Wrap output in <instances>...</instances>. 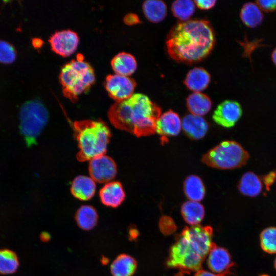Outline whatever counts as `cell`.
I'll list each match as a JSON object with an SVG mask.
<instances>
[{"label":"cell","mask_w":276,"mask_h":276,"mask_svg":"<svg viewBox=\"0 0 276 276\" xmlns=\"http://www.w3.org/2000/svg\"><path fill=\"white\" fill-rule=\"evenodd\" d=\"M214 42L210 23L205 20L193 19L175 25L167 35L166 46L173 59L191 63L206 57Z\"/></svg>","instance_id":"cell-1"},{"label":"cell","mask_w":276,"mask_h":276,"mask_svg":"<svg viewBox=\"0 0 276 276\" xmlns=\"http://www.w3.org/2000/svg\"><path fill=\"white\" fill-rule=\"evenodd\" d=\"M160 113L159 106L147 96L137 93L113 104L109 108L108 117L115 128L142 137L155 133Z\"/></svg>","instance_id":"cell-2"},{"label":"cell","mask_w":276,"mask_h":276,"mask_svg":"<svg viewBox=\"0 0 276 276\" xmlns=\"http://www.w3.org/2000/svg\"><path fill=\"white\" fill-rule=\"evenodd\" d=\"M210 226L197 225L185 227L171 246L166 266L177 268L183 273L196 272L201 266L214 243Z\"/></svg>","instance_id":"cell-3"},{"label":"cell","mask_w":276,"mask_h":276,"mask_svg":"<svg viewBox=\"0 0 276 276\" xmlns=\"http://www.w3.org/2000/svg\"><path fill=\"white\" fill-rule=\"evenodd\" d=\"M78 141L77 159L81 162L105 154L111 136L107 125L101 120L75 121L73 124Z\"/></svg>","instance_id":"cell-4"},{"label":"cell","mask_w":276,"mask_h":276,"mask_svg":"<svg viewBox=\"0 0 276 276\" xmlns=\"http://www.w3.org/2000/svg\"><path fill=\"white\" fill-rule=\"evenodd\" d=\"M59 80L63 95L73 102L78 96L89 90L95 81V75L91 66L79 54L62 67Z\"/></svg>","instance_id":"cell-5"},{"label":"cell","mask_w":276,"mask_h":276,"mask_svg":"<svg viewBox=\"0 0 276 276\" xmlns=\"http://www.w3.org/2000/svg\"><path fill=\"white\" fill-rule=\"evenodd\" d=\"M249 154L235 141H224L204 154L201 161L206 166L222 170L234 169L245 165Z\"/></svg>","instance_id":"cell-6"},{"label":"cell","mask_w":276,"mask_h":276,"mask_svg":"<svg viewBox=\"0 0 276 276\" xmlns=\"http://www.w3.org/2000/svg\"><path fill=\"white\" fill-rule=\"evenodd\" d=\"M19 130L28 147L36 143V140L47 123L49 113L39 100L24 103L19 112Z\"/></svg>","instance_id":"cell-7"},{"label":"cell","mask_w":276,"mask_h":276,"mask_svg":"<svg viewBox=\"0 0 276 276\" xmlns=\"http://www.w3.org/2000/svg\"><path fill=\"white\" fill-rule=\"evenodd\" d=\"M136 86L135 81L128 76L119 74L108 75L105 79V87L108 95L116 102L130 98Z\"/></svg>","instance_id":"cell-8"},{"label":"cell","mask_w":276,"mask_h":276,"mask_svg":"<svg viewBox=\"0 0 276 276\" xmlns=\"http://www.w3.org/2000/svg\"><path fill=\"white\" fill-rule=\"evenodd\" d=\"M88 171L90 177L98 183H107L114 178L117 168L112 158L105 154L90 160Z\"/></svg>","instance_id":"cell-9"},{"label":"cell","mask_w":276,"mask_h":276,"mask_svg":"<svg viewBox=\"0 0 276 276\" xmlns=\"http://www.w3.org/2000/svg\"><path fill=\"white\" fill-rule=\"evenodd\" d=\"M242 114V109L240 103L234 100H225L217 106L212 118L218 125L231 128L235 126Z\"/></svg>","instance_id":"cell-10"},{"label":"cell","mask_w":276,"mask_h":276,"mask_svg":"<svg viewBox=\"0 0 276 276\" xmlns=\"http://www.w3.org/2000/svg\"><path fill=\"white\" fill-rule=\"evenodd\" d=\"M51 48L56 53L64 57L72 54L77 49L79 39L77 34L70 29L55 32L50 38Z\"/></svg>","instance_id":"cell-11"},{"label":"cell","mask_w":276,"mask_h":276,"mask_svg":"<svg viewBox=\"0 0 276 276\" xmlns=\"http://www.w3.org/2000/svg\"><path fill=\"white\" fill-rule=\"evenodd\" d=\"M182 128L179 115L169 110L160 114L156 123L155 132L160 136L162 142H166L169 136H176Z\"/></svg>","instance_id":"cell-12"},{"label":"cell","mask_w":276,"mask_h":276,"mask_svg":"<svg viewBox=\"0 0 276 276\" xmlns=\"http://www.w3.org/2000/svg\"><path fill=\"white\" fill-rule=\"evenodd\" d=\"M206 262L209 269L216 274L222 273L234 265L228 251L215 243L208 255Z\"/></svg>","instance_id":"cell-13"},{"label":"cell","mask_w":276,"mask_h":276,"mask_svg":"<svg viewBox=\"0 0 276 276\" xmlns=\"http://www.w3.org/2000/svg\"><path fill=\"white\" fill-rule=\"evenodd\" d=\"M181 125L185 134L194 140L202 139L209 128L208 123L204 118L191 113L183 118Z\"/></svg>","instance_id":"cell-14"},{"label":"cell","mask_w":276,"mask_h":276,"mask_svg":"<svg viewBox=\"0 0 276 276\" xmlns=\"http://www.w3.org/2000/svg\"><path fill=\"white\" fill-rule=\"evenodd\" d=\"M101 202L107 206L117 208L125 198V193L122 184L117 181L106 183L100 190Z\"/></svg>","instance_id":"cell-15"},{"label":"cell","mask_w":276,"mask_h":276,"mask_svg":"<svg viewBox=\"0 0 276 276\" xmlns=\"http://www.w3.org/2000/svg\"><path fill=\"white\" fill-rule=\"evenodd\" d=\"M96 189L95 181L90 177L83 175L75 177L71 188L72 195L82 201L90 199L95 195Z\"/></svg>","instance_id":"cell-16"},{"label":"cell","mask_w":276,"mask_h":276,"mask_svg":"<svg viewBox=\"0 0 276 276\" xmlns=\"http://www.w3.org/2000/svg\"><path fill=\"white\" fill-rule=\"evenodd\" d=\"M137 268V262L132 256L122 254L111 263L110 271L112 276H132Z\"/></svg>","instance_id":"cell-17"},{"label":"cell","mask_w":276,"mask_h":276,"mask_svg":"<svg viewBox=\"0 0 276 276\" xmlns=\"http://www.w3.org/2000/svg\"><path fill=\"white\" fill-rule=\"evenodd\" d=\"M210 82V75L204 68L195 67L187 74L184 80L187 87L194 93L204 90Z\"/></svg>","instance_id":"cell-18"},{"label":"cell","mask_w":276,"mask_h":276,"mask_svg":"<svg viewBox=\"0 0 276 276\" xmlns=\"http://www.w3.org/2000/svg\"><path fill=\"white\" fill-rule=\"evenodd\" d=\"M262 183L259 176L251 171L244 173L240 178L238 189L241 194L248 197H256L262 192Z\"/></svg>","instance_id":"cell-19"},{"label":"cell","mask_w":276,"mask_h":276,"mask_svg":"<svg viewBox=\"0 0 276 276\" xmlns=\"http://www.w3.org/2000/svg\"><path fill=\"white\" fill-rule=\"evenodd\" d=\"M111 67L117 74L128 76L136 69L137 63L134 57L129 53L121 52L113 57Z\"/></svg>","instance_id":"cell-20"},{"label":"cell","mask_w":276,"mask_h":276,"mask_svg":"<svg viewBox=\"0 0 276 276\" xmlns=\"http://www.w3.org/2000/svg\"><path fill=\"white\" fill-rule=\"evenodd\" d=\"M186 102L190 113L200 117L207 114L212 106L210 98L201 93H194L190 95L187 97Z\"/></svg>","instance_id":"cell-21"},{"label":"cell","mask_w":276,"mask_h":276,"mask_svg":"<svg viewBox=\"0 0 276 276\" xmlns=\"http://www.w3.org/2000/svg\"><path fill=\"white\" fill-rule=\"evenodd\" d=\"M75 218L79 228L88 231L93 229L97 224L98 215L93 206L83 205L76 211Z\"/></svg>","instance_id":"cell-22"},{"label":"cell","mask_w":276,"mask_h":276,"mask_svg":"<svg viewBox=\"0 0 276 276\" xmlns=\"http://www.w3.org/2000/svg\"><path fill=\"white\" fill-rule=\"evenodd\" d=\"M183 191L189 200L199 202L205 196V188L199 176L191 175L187 176L183 182Z\"/></svg>","instance_id":"cell-23"},{"label":"cell","mask_w":276,"mask_h":276,"mask_svg":"<svg viewBox=\"0 0 276 276\" xmlns=\"http://www.w3.org/2000/svg\"><path fill=\"white\" fill-rule=\"evenodd\" d=\"M181 214L184 220L189 224L199 225L204 216V209L199 202L189 200L181 206Z\"/></svg>","instance_id":"cell-24"},{"label":"cell","mask_w":276,"mask_h":276,"mask_svg":"<svg viewBox=\"0 0 276 276\" xmlns=\"http://www.w3.org/2000/svg\"><path fill=\"white\" fill-rule=\"evenodd\" d=\"M240 17L243 24L249 28L259 26L263 20L262 10L257 4L252 2H248L243 5Z\"/></svg>","instance_id":"cell-25"},{"label":"cell","mask_w":276,"mask_h":276,"mask_svg":"<svg viewBox=\"0 0 276 276\" xmlns=\"http://www.w3.org/2000/svg\"><path fill=\"white\" fill-rule=\"evenodd\" d=\"M144 13L148 20L157 23L162 21L167 15V6L162 1L148 0L143 4Z\"/></svg>","instance_id":"cell-26"},{"label":"cell","mask_w":276,"mask_h":276,"mask_svg":"<svg viewBox=\"0 0 276 276\" xmlns=\"http://www.w3.org/2000/svg\"><path fill=\"white\" fill-rule=\"evenodd\" d=\"M19 266L16 255L9 249H0V273L11 274L15 272Z\"/></svg>","instance_id":"cell-27"},{"label":"cell","mask_w":276,"mask_h":276,"mask_svg":"<svg viewBox=\"0 0 276 276\" xmlns=\"http://www.w3.org/2000/svg\"><path fill=\"white\" fill-rule=\"evenodd\" d=\"M195 5L192 1H176L172 5V11L175 17L182 22L186 21L194 13Z\"/></svg>","instance_id":"cell-28"},{"label":"cell","mask_w":276,"mask_h":276,"mask_svg":"<svg viewBox=\"0 0 276 276\" xmlns=\"http://www.w3.org/2000/svg\"><path fill=\"white\" fill-rule=\"evenodd\" d=\"M260 242L264 251L269 254H276V227L264 229L260 235Z\"/></svg>","instance_id":"cell-29"},{"label":"cell","mask_w":276,"mask_h":276,"mask_svg":"<svg viewBox=\"0 0 276 276\" xmlns=\"http://www.w3.org/2000/svg\"><path fill=\"white\" fill-rule=\"evenodd\" d=\"M16 50L11 43L0 40V63L11 64L16 59Z\"/></svg>","instance_id":"cell-30"},{"label":"cell","mask_w":276,"mask_h":276,"mask_svg":"<svg viewBox=\"0 0 276 276\" xmlns=\"http://www.w3.org/2000/svg\"><path fill=\"white\" fill-rule=\"evenodd\" d=\"M256 4L261 10L265 12H270L276 10V0L256 1Z\"/></svg>","instance_id":"cell-31"},{"label":"cell","mask_w":276,"mask_h":276,"mask_svg":"<svg viewBox=\"0 0 276 276\" xmlns=\"http://www.w3.org/2000/svg\"><path fill=\"white\" fill-rule=\"evenodd\" d=\"M232 270H233L232 268L222 273L215 274L214 273L201 269L200 270L196 271L194 276H229V275L232 273Z\"/></svg>","instance_id":"cell-32"},{"label":"cell","mask_w":276,"mask_h":276,"mask_svg":"<svg viewBox=\"0 0 276 276\" xmlns=\"http://www.w3.org/2000/svg\"><path fill=\"white\" fill-rule=\"evenodd\" d=\"M195 4L200 9L208 10L213 8L216 1H200L196 0L194 1Z\"/></svg>","instance_id":"cell-33"},{"label":"cell","mask_w":276,"mask_h":276,"mask_svg":"<svg viewBox=\"0 0 276 276\" xmlns=\"http://www.w3.org/2000/svg\"><path fill=\"white\" fill-rule=\"evenodd\" d=\"M276 177V172H272L267 175L265 176L264 178V182L266 186V188L269 187V186L273 182Z\"/></svg>","instance_id":"cell-34"},{"label":"cell","mask_w":276,"mask_h":276,"mask_svg":"<svg viewBox=\"0 0 276 276\" xmlns=\"http://www.w3.org/2000/svg\"><path fill=\"white\" fill-rule=\"evenodd\" d=\"M40 239L43 242H47L50 239V235L47 232H43L40 235Z\"/></svg>","instance_id":"cell-35"},{"label":"cell","mask_w":276,"mask_h":276,"mask_svg":"<svg viewBox=\"0 0 276 276\" xmlns=\"http://www.w3.org/2000/svg\"><path fill=\"white\" fill-rule=\"evenodd\" d=\"M271 60L274 64L276 66V47L274 49L271 53Z\"/></svg>","instance_id":"cell-36"},{"label":"cell","mask_w":276,"mask_h":276,"mask_svg":"<svg viewBox=\"0 0 276 276\" xmlns=\"http://www.w3.org/2000/svg\"><path fill=\"white\" fill-rule=\"evenodd\" d=\"M40 42H41V41H39V40L38 39H36V38L35 39L34 38L33 40V41H32L33 45L35 48L39 47V45L41 44H40Z\"/></svg>","instance_id":"cell-37"},{"label":"cell","mask_w":276,"mask_h":276,"mask_svg":"<svg viewBox=\"0 0 276 276\" xmlns=\"http://www.w3.org/2000/svg\"><path fill=\"white\" fill-rule=\"evenodd\" d=\"M136 231H135V229H130L129 231V235L131 237V238H134V236H136Z\"/></svg>","instance_id":"cell-38"},{"label":"cell","mask_w":276,"mask_h":276,"mask_svg":"<svg viewBox=\"0 0 276 276\" xmlns=\"http://www.w3.org/2000/svg\"><path fill=\"white\" fill-rule=\"evenodd\" d=\"M101 261L103 265H106L108 263L109 260L106 257H103Z\"/></svg>","instance_id":"cell-39"},{"label":"cell","mask_w":276,"mask_h":276,"mask_svg":"<svg viewBox=\"0 0 276 276\" xmlns=\"http://www.w3.org/2000/svg\"><path fill=\"white\" fill-rule=\"evenodd\" d=\"M175 276H183V273L179 271Z\"/></svg>","instance_id":"cell-40"},{"label":"cell","mask_w":276,"mask_h":276,"mask_svg":"<svg viewBox=\"0 0 276 276\" xmlns=\"http://www.w3.org/2000/svg\"><path fill=\"white\" fill-rule=\"evenodd\" d=\"M274 267L275 269L276 270V258H275L274 261Z\"/></svg>","instance_id":"cell-41"},{"label":"cell","mask_w":276,"mask_h":276,"mask_svg":"<svg viewBox=\"0 0 276 276\" xmlns=\"http://www.w3.org/2000/svg\"><path fill=\"white\" fill-rule=\"evenodd\" d=\"M260 276H269V275L268 274H261Z\"/></svg>","instance_id":"cell-42"}]
</instances>
